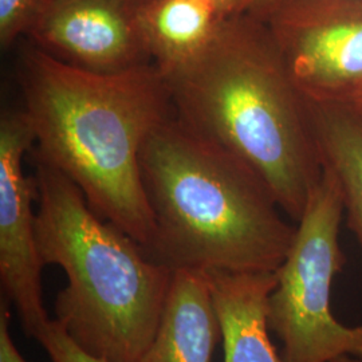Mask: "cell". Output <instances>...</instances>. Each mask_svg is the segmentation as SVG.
<instances>
[{
    "instance_id": "obj_3",
    "label": "cell",
    "mask_w": 362,
    "mask_h": 362,
    "mask_svg": "<svg viewBox=\"0 0 362 362\" xmlns=\"http://www.w3.org/2000/svg\"><path fill=\"white\" fill-rule=\"evenodd\" d=\"M155 219L148 255L169 269L275 272L296 227L258 177L169 117L141 152Z\"/></svg>"
},
{
    "instance_id": "obj_2",
    "label": "cell",
    "mask_w": 362,
    "mask_h": 362,
    "mask_svg": "<svg viewBox=\"0 0 362 362\" xmlns=\"http://www.w3.org/2000/svg\"><path fill=\"white\" fill-rule=\"evenodd\" d=\"M165 78L173 117L252 172L294 221L322 177L306 97L264 22L224 18L207 50Z\"/></svg>"
},
{
    "instance_id": "obj_8",
    "label": "cell",
    "mask_w": 362,
    "mask_h": 362,
    "mask_svg": "<svg viewBox=\"0 0 362 362\" xmlns=\"http://www.w3.org/2000/svg\"><path fill=\"white\" fill-rule=\"evenodd\" d=\"M143 0H52L27 38L66 65L116 74L152 64L139 26Z\"/></svg>"
},
{
    "instance_id": "obj_12",
    "label": "cell",
    "mask_w": 362,
    "mask_h": 362,
    "mask_svg": "<svg viewBox=\"0 0 362 362\" xmlns=\"http://www.w3.org/2000/svg\"><path fill=\"white\" fill-rule=\"evenodd\" d=\"M308 103L322 168L336 176L348 228L362 250V107L356 103Z\"/></svg>"
},
{
    "instance_id": "obj_4",
    "label": "cell",
    "mask_w": 362,
    "mask_h": 362,
    "mask_svg": "<svg viewBox=\"0 0 362 362\" xmlns=\"http://www.w3.org/2000/svg\"><path fill=\"white\" fill-rule=\"evenodd\" d=\"M33 179L40 259L67 279L54 321L98 360L139 361L155 336L173 270L97 215L77 185L40 157Z\"/></svg>"
},
{
    "instance_id": "obj_14",
    "label": "cell",
    "mask_w": 362,
    "mask_h": 362,
    "mask_svg": "<svg viewBox=\"0 0 362 362\" xmlns=\"http://www.w3.org/2000/svg\"><path fill=\"white\" fill-rule=\"evenodd\" d=\"M35 339L47 353L52 362H106L85 353L54 320L35 337Z\"/></svg>"
},
{
    "instance_id": "obj_1",
    "label": "cell",
    "mask_w": 362,
    "mask_h": 362,
    "mask_svg": "<svg viewBox=\"0 0 362 362\" xmlns=\"http://www.w3.org/2000/svg\"><path fill=\"white\" fill-rule=\"evenodd\" d=\"M18 70L37 156L148 254L155 219L141 152L152 132L173 116L164 76L153 64L116 74L91 73L33 43L21 54Z\"/></svg>"
},
{
    "instance_id": "obj_16",
    "label": "cell",
    "mask_w": 362,
    "mask_h": 362,
    "mask_svg": "<svg viewBox=\"0 0 362 362\" xmlns=\"http://www.w3.org/2000/svg\"><path fill=\"white\" fill-rule=\"evenodd\" d=\"M204 1L209 3L223 18L250 13L254 6V0H204Z\"/></svg>"
},
{
    "instance_id": "obj_20",
    "label": "cell",
    "mask_w": 362,
    "mask_h": 362,
    "mask_svg": "<svg viewBox=\"0 0 362 362\" xmlns=\"http://www.w3.org/2000/svg\"><path fill=\"white\" fill-rule=\"evenodd\" d=\"M356 104L360 105V106L362 107V95L360 97V98H358V100H357V101H356Z\"/></svg>"
},
{
    "instance_id": "obj_13",
    "label": "cell",
    "mask_w": 362,
    "mask_h": 362,
    "mask_svg": "<svg viewBox=\"0 0 362 362\" xmlns=\"http://www.w3.org/2000/svg\"><path fill=\"white\" fill-rule=\"evenodd\" d=\"M40 11L39 0H0V46L8 50L27 37Z\"/></svg>"
},
{
    "instance_id": "obj_15",
    "label": "cell",
    "mask_w": 362,
    "mask_h": 362,
    "mask_svg": "<svg viewBox=\"0 0 362 362\" xmlns=\"http://www.w3.org/2000/svg\"><path fill=\"white\" fill-rule=\"evenodd\" d=\"M10 322V302L3 297L0 300V362H27L13 344Z\"/></svg>"
},
{
    "instance_id": "obj_10",
    "label": "cell",
    "mask_w": 362,
    "mask_h": 362,
    "mask_svg": "<svg viewBox=\"0 0 362 362\" xmlns=\"http://www.w3.org/2000/svg\"><path fill=\"white\" fill-rule=\"evenodd\" d=\"M207 272L224 362H286L270 338L269 306L276 272Z\"/></svg>"
},
{
    "instance_id": "obj_7",
    "label": "cell",
    "mask_w": 362,
    "mask_h": 362,
    "mask_svg": "<svg viewBox=\"0 0 362 362\" xmlns=\"http://www.w3.org/2000/svg\"><path fill=\"white\" fill-rule=\"evenodd\" d=\"M35 144L25 110L0 117V284L18 311L27 336L35 337L52 321L43 305L38 248L35 184L23 161Z\"/></svg>"
},
{
    "instance_id": "obj_19",
    "label": "cell",
    "mask_w": 362,
    "mask_h": 362,
    "mask_svg": "<svg viewBox=\"0 0 362 362\" xmlns=\"http://www.w3.org/2000/svg\"><path fill=\"white\" fill-rule=\"evenodd\" d=\"M52 0H39V4H40V11H42V10H43V8H45V7H46L49 3H52ZM40 11H39V13H40Z\"/></svg>"
},
{
    "instance_id": "obj_6",
    "label": "cell",
    "mask_w": 362,
    "mask_h": 362,
    "mask_svg": "<svg viewBox=\"0 0 362 362\" xmlns=\"http://www.w3.org/2000/svg\"><path fill=\"white\" fill-rule=\"evenodd\" d=\"M251 13L269 28L309 101L361 97L362 0H275Z\"/></svg>"
},
{
    "instance_id": "obj_9",
    "label": "cell",
    "mask_w": 362,
    "mask_h": 362,
    "mask_svg": "<svg viewBox=\"0 0 362 362\" xmlns=\"http://www.w3.org/2000/svg\"><path fill=\"white\" fill-rule=\"evenodd\" d=\"M219 338L208 272L175 269L155 336L137 362H212Z\"/></svg>"
},
{
    "instance_id": "obj_17",
    "label": "cell",
    "mask_w": 362,
    "mask_h": 362,
    "mask_svg": "<svg viewBox=\"0 0 362 362\" xmlns=\"http://www.w3.org/2000/svg\"><path fill=\"white\" fill-rule=\"evenodd\" d=\"M272 1H275V0H254V6H252V10H251V11L259 10V8H262V7L267 6V4H270ZM251 11H250V13H251Z\"/></svg>"
},
{
    "instance_id": "obj_18",
    "label": "cell",
    "mask_w": 362,
    "mask_h": 362,
    "mask_svg": "<svg viewBox=\"0 0 362 362\" xmlns=\"http://www.w3.org/2000/svg\"><path fill=\"white\" fill-rule=\"evenodd\" d=\"M333 362H362V360H358V358H354V357H341V358H338L336 361Z\"/></svg>"
},
{
    "instance_id": "obj_11",
    "label": "cell",
    "mask_w": 362,
    "mask_h": 362,
    "mask_svg": "<svg viewBox=\"0 0 362 362\" xmlns=\"http://www.w3.org/2000/svg\"><path fill=\"white\" fill-rule=\"evenodd\" d=\"M223 19L204 0H143L139 10L144 45L164 77L206 52Z\"/></svg>"
},
{
    "instance_id": "obj_5",
    "label": "cell",
    "mask_w": 362,
    "mask_h": 362,
    "mask_svg": "<svg viewBox=\"0 0 362 362\" xmlns=\"http://www.w3.org/2000/svg\"><path fill=\"white\" fill-rule=\"evenodd\" d=\"M345 215L336 176L324 168L270 296V329L282 341L286 362L362 360V324H341L332 310V288L345 266L339 228Z\"/></svg>"
}]
</instances>
